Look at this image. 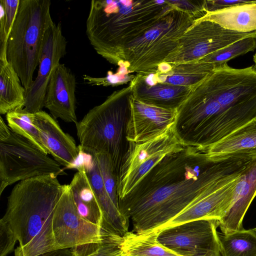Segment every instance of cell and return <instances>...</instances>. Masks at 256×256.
<instances>
[{
    "mask_svg": "<svg viewBox=\"0 0 256 256\" xmlns=\"http://www.w3.org/2000/svg\"><path fill=\"white\" fill-rule=\"evenodd\" d=\"M205 0H169L178 9L188 12L200 19L206 14L204 10Z\"/></svg>",
    "mask_w": 256,
    "mask_h": 256,
    "instance_id": "836d02e7",
    "label": "cell"
},
{
    "mask_svg": "<svg viewBox=\"0 0 256 256\" xmlns=\"http://www.w3.org/2000/svg\"><path fill=\"white\" fill-rule=\"evenodd\" d=\"M255 120H256V118H255Z\"/></svg>",
    "mask_w": 256,
    "mask_h": 256,
    "instance_id": "74e56055",
    "label": "cell"
},
{
    "mask_svg": "<svg viewBox=\"0 0 256 256\" xmlns=\"http://www.w3.org/2000/svg\"><path fill=\"white\" fill-rule=\"evenodd\" d=\"M123 256H180L157 240V232L138 234L127 232L122 237Z\"/></svg>",
    "mask_w": 256,
    "mask_h": 256,
    "instance_id": "484cf974",
    "label": "cell"
},
{
    "mask_svg": "<svg viewBox=\"0 0 256 256\" xmlns=\"http://www.w3.org/2000/svg\"><path fill=\"white\" fill-rule=\"evenodd\" d=\"M256 154L212 156L180 145L166 154L132 190L118 198L121 214L138 234L158 232L184 210L240 176Z\"/></svg>",
    "mask_w": 256,
    "mask_h": 256,
    "instance_id": "6da1fadb",
    "label": "cell"
},
{
    "mask_svg": "<svg viewBox=\"0 0 256 256\" xmlns=\"http://www.w3.org/2000/svg\"><path fill=\"white\" fill-rule=\"evenodd\" d=\"M117 66L118 68L116 73L108 71L104 77H94L84 74L83 79L86 83L97 86H118L130 82L135 76L130 74L132 72L130 71L122 62H120Z\"/></svg>",
    "mask_w": 256,
    "mask_h": 256,
    "instance_id": "4dcf8cb0",
    "label": "cell"
},
{
    "mask_svg": "<svg viewBox=\"0 0 256 256\" xmlns=\"http://www.w3.org/2000/svg\"><path fill=\"white\" fill-rule=\"evenodd\" d=\"M38 256H74L72 248H60Z\"/></svg>",
    "mask_w": 256,
    "mask_h": 256,
    "instance_id": "d590c367",
    "label": "cell"
},
{
    "mask_svg": "<svg viewBox=\"0 0 256 256\" xmlns=\"http://www.w3.org/2000/svg\"><path fill=\"white\" fill-rule=\"evenodd\" d=\"M132 96L129 84L114 92L76 124L82 150L110 156L117 175L127 144L126 128Z\"/></svg>",
    "mask_w": 256,
    "mask_h": 256,
    "instance_id": "5b68a950",
    "label": "cell"
},
{
    "mask_svg": "<svg viewBox=\"0 0 256 256\" xmlns=\"http://www.w3.org/2000/svg\"><path fill=\"white\" fill-rule=\"evenodd\" d=\"M66 174L60 164L0 118V196L15 182L36 176Z\"/></svg>",
    "mask_w": 256,
    "mask_h": 256,
    "instance_id": "ba28073f",
    "label": "cell"
},
{
    "mask_svg": "<svg viewBox=\"0 0 256 256\" xmlns=\"http://www.w3.org/2000/svg\"><path fill=\"white\" fill-rule=\"evenodd\" d=\"M20 0H0V44L6 42L14 23Z\"/></svg>",
    "mask_w": 256,
    "mask_h": 256,
    "instance_id": "1f68e13d",
    "label": "cell"
},
{
    "mask_svg": "<svg viewBox=\"0 0 256 256\" xmlns=\"http://www.w3.org/2000/svg\"><path fill=\"white\" fill-rule=\"evenodd\" d=\"M76 76L64 64L55 68L49 82L44 107L54 118L68 122H78L76 116Z\"/></svg>",
    "mask_w": 256,
    "mask_h": 256,
    "instance_id": "9a60e30c",
    "label": "cell"
},
{
    "mask_svg": "<svg viewBox=\"0 0 256 256\" xmlns=\"http://www.w3.org/2000/svg\"><path fill=\"white\" fill-rule=\"evenodd\" d=\"M83 152L86 173L102 213L101 230L104 232L122 237L128 232L130 220L121 214L108 194L94 152Z\"/></svg>",
    "mask_w": 256,
    "mask_h": 256,
    "instance_id": "e0dca14e",
    "label": "cell"
},
{
    "mask_svg": "<svg viewBox=\"0 0 256 256\" xmlns=\"http://www.w3.org/2000/svg\"><path fill=\"white\" fill-rule=\"evenodd\" d=\"M221 256H256V228L218 234Z\"/></svg>",
    "mask_w": 256,
    "mask_h": 256,
    "instance_id": "4316f807",
    "label": "cell"
},
{
    "mask_svg": "<svg viewBox=\"0 0 256 256\" xmlns=\"http://www.w3.org/2000/svg\"><path fill=\"white\" fill-rule=\"evenodd\" d=\"M130 84L135 99L148 105L173 110L180 107L194 88L158 82L152 72L137 74Z\"/></svg>",
    "mask_w": 256,
    "mask_h": 256,
    "instance_id": "2e32d148",
    "label": "cell"
},
{
    "mask_svg": "<svg viewBox=\"0 0 256 256\" xmlns=\"http://www.w3.org/2000/svg\"><path fill=\"white\" fill-rule=\"evenodd\" d=\"M240 176L228 181L184 210L163 228L198 220H213L219 222L226 214L230 208L236 185Z\"/></svg>",
    "mask_w": 256,
    "mask_h": 256,
    "instance_id": "d6986e66",
    "label": "cell"
},
{
    "mask_svg": "<svg viewBox=\"0 0 256 256\" xmlns=\"http://www.w3.org/2000/svg\"><path fill=\"white\" fill-rule=\"evenodd\" d=\"M76 170L78 172L69 185L78 212L84 219L100 228L102 211L87 176L84 164Z\"/></svg>",
    "mask_w": 256,
    "mask_h": 256,
    "instance_id": "603a6c76",
    "label": "cell"
},
{
    "mask_svg": "<svg viewBox=\"0 0 256 256\" xmlns=\"http://www.w3.org/2000/svg\"><path fill=\"white\" fill-rule=\"evenodd\" d=\"M218 222L204 219L170 226L156 232L157 240L180 256H221Z\"/></svg>",
    "mask_w": 256,
    "mask_h": 256,
    "instance_id": "8fae6325",
    "label": "cell"
},
{
    "mask_svg": "<svg viewBox=\"0 0 256 256\" xmlns=\"http://www.w3.org/2000/svg\"><path fill=\"white\" fill-rule=\"evenodd\" d=\"M65 184L47 174L18 182L8 197L0 223L12 232L19 245L14 256H38L60 249L52 231V218Z\"/></svg>",
    "mask_w": 256,
    "mask_h": 256,
    "instance_id": "3957f363",
    "label": "cell"
},
{
    "mask_svg": "<svg viewBox=\"0 0 256 256\" xmlns=\"http://www.w3.org/2000/svg\"><path fill=\"white\" fill-rule=\"evenodd\" d=\"M50 0H20L6 42V58L18 74L26 91L33 82L45 36L54 24Z\"/></svg>",
    "mask_w": 256,
    "mask_h": 256,
    "instance_id": "8992f818",
    "label": "cell"
},
{
    "mask_svg": "<svg viewBox=\"0 0 256 256\" xmlns=\"http://www.w3.org/2000/svg\"><path fill=\"white\" fill-rule=\"evenodd\" d=\"M94 154L106 192L114 205L119 209L118 175L114 170L110 158L106 154Z\"/></svg>",
    "mask_w": 256,
    "mask_h": 256,
    "instance_id": "f546056e",
    "label": "cell"
},
{
    "mask_svg": "<svg viewBox=\"0 0 256 256\" xmlns=\"http://www.w3.org/2000/svg\"><path fill=\"white\" fill-rule=\"evenodd\" d=\"M198 20L174 6L124 48L120 62L132 72H152L177 48L181 36Z\"/></svg>",
    "mask_w": 256,
    "mask_h": 256,
    "instance_id": "52a82bcc",
    "label": "cell"
},
{
    "mask_svg": "<svg viewBox=\"0 0 256 256\" xmlns=\"http://www.w3.org/2000/svg\"><path fill=\"white\" fill-rule=\"evenodd\" d=\"M26 90L6 58V42L0 44V114L23 108Z\"/></svg>",
    "mask_w": 256,
    "mask_h": 256,
    "instance_id": "44dd1931",
    "label": "cell"
},
{
    "mask_svg": "<svg viewBox=\"0 0 256 256\" xmlns=\"http://www.w3.org/2000/svg\"><path fill=\"white\" fill-rule=\"evenodd\" d=\"M34 114L23 108L6 114L8 126L14 132L26 138L46 154L50 152L44 145L38 128L34 124Z\"/></svg>",
    "mask_w": 256,
    "mask_h": 256,
    "instance_id": "83f0119b",
    "label": "cell"
},
{
    "mask_svg": "<svg viewBox=\"0 0 256 256\" xmlns=\"http://www.w3.org/2000/svg\"><path fill=\"white\" fill-rule=\"evenodd\" d=\"M253 60H254V66L256 68V54L254 55V56H253Z\"/></svg>",
    "mask_w": 256,
    "mask_h": 256,
    "instance_id": "8d00e7d4",
    "label": "cell"
},
{
    "mask_svg": "<svg viewBox=\"0 0 256 256\" xmlns=\"http://www.w3.org/2000/svg\"><path fill=\"white\" fill-rule=\"evenodd\" d=\"M102 233V240L100 248L94 253L86 256H123L122 250V237Z\"/></svg>",
    "mask_w": 256,
    "mask_h": 256,
    "instance_id": "d6a6232c",
    "label": "cell"
},
{
    "mask_svg": "<svg viewBox=\"0 0 256 256\" xmlns=\"http://www.w3.org/2000/svg\"><path fill=\"white\" fill-rule=\"evenodd\" d=\"M256 31L242 32L226 29L212 20L200 18L180 38L177 48L164 62L176 64L196 61Z\"/></svg>",
    "mask_w": 256,
    "mask_h": 256,
    "instance_id": "30bf717a",
    "label": "cell"
},
{
    "mask_svg": "<svg viewBox=\"0 0 256 256\" xmlns=\"http://www.w3.org/2000/svg\"><path fill=\"white\" fill-rule=\"evenodd\" d=\"M52 231L59 248H73L102 240L101 228L79 214L69 184L64 190L54 210Z\"/></svg>",
    "mask_w": 256,
    "mask_h": 256,
    "instance_id": "7c38bea8",
    "label": "cell"
},
{
    "mask_svg": "<svg viewBox=\"0 0 256 256\" xmlns=\"http://www.w3.org/2000/svg\"><path fill=\"white\" fill-rule=\"evenodd\" d=\"M206 150L212 156L235 153L256 154V120L240 127Z\"/></svg>",
    "mask_w": 256,
    "mask_h": 256,
    "instance_id": "d4e9b609",
    "label": "cell"
},
{
    "mask_svg": "<svg viewBox=\"0 0 256 256\" xmlns=\"http://www.w3.org/2000/svg\"><path fill=\"white\" fill-rule=\"evenodd\" d=\"M177 110H168L131 100L126 128L127 142H143L164 134L174 124Z\"/></svg>",
    "mask_w": 256,
    "mask_h": 256,
    "instance_id": "5bb4252c",
    "label": "cell"
},
{
    "mask_svg": "<svg viewBox=\"0 0 256 256\" xmlns=\"http://www.w3.org/2000/svg\"><path fill=\"white\" fill-rule=\"evenodd\" d=\"M182 144L173 126L164 134L147 142H127L118 173V198L130 192L166 154Z\"/></svg>",
    "mask_w": 256,
    "mask_h": 256,
    "instance_id": "9c48e42d",
    "label": "cell"
},
{
    "mask_svg": "<svg viewBox=\"0 0 256 256\" xmlns=\"http://www.w3.org/2000/svg\"><path fill=\"white\" fill-rule=\"evenodd\" d=\"M256 118V68L226 64L193 88L173 129L183 145L207 150Z\"/></svg>",
    "mask_w": 256,
    "mask_h": 256,
    "instance_id": "7a4b0ae2",
    "label": "cell"
},
{
    "mask_svg": "<svg viewBox=\"0 0 256 256\" xmlns=\"http://www.w3.org/2000/svg\"><path fill=\"white\" fill-rule=\"evenodd\" d=\"M252 0H205L204 10L206 14L249 3Z\"/></svg>",
    "mask_w": 256,
    "mask_h": 256,
    "instance_id": "e575fe53",
    "label": "cell"
},
{
    "mask_svg": "<svg viewBox=\"0 0 256 256\" xmlns=\"http://www.w3.org/2000/svg\"><path fill=\"white\" fill-rule=\"evenodd\" d=\"M216 68L212 63L200 60L186 62L170 64L164 72L153 71L156 81L194 88L206 78Z\"/></svg>",
    "mask_w": 256,
    "mask_h": 256,
    "instance_id": "7402d4cb",
    "label": "cell"
},
{
    "mask_svg": "<svg viewBox=\"0 0 256 256\" xmlns=\"http://www.w3.org/2000/svg\"><path fill=\"white\" fill-rule=\"evenodd\" d=\"M67 41L61 23L54 24L46 32L36 78L26 91L23 109L34 114L44 107V98L51 76L60 59L66 53Z\"/></svg>",
    "mask_w": 256,
    "mask_h": 256,
    "instance_id": "4fadbf2b",
    "label": "cell"
},
{
    "mask_svg": "<svg viewBox=\"0 0 256 256\" xmlns=\"http://www.w3.org/2000/svg\"><path fill=\"white\" fill-rule=\"evenodd\" d=\"M256 196V158L242 172L236 185L233 200L226 214L218 222L223 234L244 229V216Z\"/></svg>",
    "mask_w": 256,
    "mask_h": 256,
    "instance_id": "ffe728a7",
    "label": "cell"
},
{
    "mask_svg": "<svg viewBox=\"0 0 256 256\" xmlns=\"http://www.w3.org/2000/svg\"><path fill=\"white\" fill-rule=\"evenodd\" d=\"M34 124L54 160L66 168H72L78 156L74 138L63 131L56 119L42 110L34 114Z\"/></svg>",
    "mask_w": 256,
    "mask_h": 256,
    "instance_id": "ac0fdd59",
    "label": "cell"
},
{
    "mask_svg": "<svg viewBox=\"0 0 256 256\" xmlns=\"http://www.w3.org/2000/svg\"><path fill=\"white\" fill-rule=\"evenodd\" d=\"M202 18L214 22L231 30L242 32L256 31V0L208 13Z\"/></svg>",
    "mask_w": 256,
    "mask_h": 256,
    "instance_id": "cb8c5ba5",
    "label": "cell"
},
{
    "mask_svg": "<svg viewBox=\"0 0 256 256\" xmlns=\"http://www.w3.org/2000/svg\"><path fill=\"white\" fill-rule=\"evenodd\" d=\"M173 6L169 0H92L86 34L96 53L117 66L124 48Z\"/></svg>",
    "mask_w": 256,
    "mask_h": 256,
    "instance_id": "277c9868",
    "label": "cell"
},
{
    "mask_svg": "<svg viewBox=\"0 0 256 256\" xmlns=\"http://www.w3.org/2000/svg\"><path fill=\"white\" fill-rule=\"evenodd\" d=\"M256 48V36L237 40L200 60L214 64L216 68L227 64L232 58L244 54Z\"/></svg>",
    "mask_w": 256,
    "mask_h": 256,
    "instance_id": "f1b7e54d",
    "label": "cell"
}]
</instances>
